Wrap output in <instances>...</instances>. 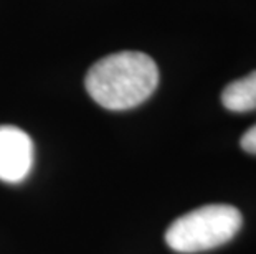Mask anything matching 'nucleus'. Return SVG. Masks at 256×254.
I'll list each match as a JSON object with an SVG mask.
<instances>
[{"label": "nucleus", "instance_id": "20e7f679", "mask_svg": "<svg viewBox=\"0 0 256 254\" xmlns=\"http://www.w3.org/2000/svg\"><path fill=\"white\" fill-rule=\"evenodd\" d=\"M222 102L228 111L250 112L256 109V71L233 81L223 89Z\"/></svg>", "mask_w": 256, "mask_h": 254}, {"label": "nucleus", "instance_id": "7ed1b4c3", "mask_svg": "<svg viewBox=\"0 0 256 254\" xmlns=\"http://www.w3.org/2000/svg\"><path fill=\"white\" fill-rule=\"evenodd\" d=\"M34 167V142L15 126H0V182L20 183Z\"/></svg>", "mask_w": 256, "mask_h": 254}, {"label": "nucleus", "instance_id": "f257e3e1", "mask_svg": "<svg viewBox=\"0 0 256 254\" xmlns=\"http://www.w3.org/2000/svg\"><path fill=\"white\" fill-rule=\"evenodd\" d=\"M157 84L159 68L140 51H119L101 58L84 78L88 94L110 111H126L142 104Z\"/></svg>", "mask_w": 256, "mask_h": 254}, {"label": "nucleus", "instance_id": "39448f33", "mask_svg": "<svg viewBox=\"0 0 256 254\" xmlns=\"http://www.w3.org/2000/svg\"><path fill=\"white\" fill-rule=\"evenodd\" d=\"M240 144H242V149L244 150V152L256 155V124L243 134L242 142Z\"/></svg>", "mask_w": 256, "mask_h": 254}, {"label": "nucleus", "instance_id": "f03ea898", "mask_svg": "<svg viewBox=\"0 0 256 254\" xmlns=\"http://www.w3.org/2000/svg\"><path fill=\"white\" fill-rule=\"evenodd\" d=\"M243 225L240 210L232 205H206L182 215L166 231L170 250L184 254L204 253L225 245Z\"/></svg>", "mask_w": 256, "mask_h": 254}]
</instances>
